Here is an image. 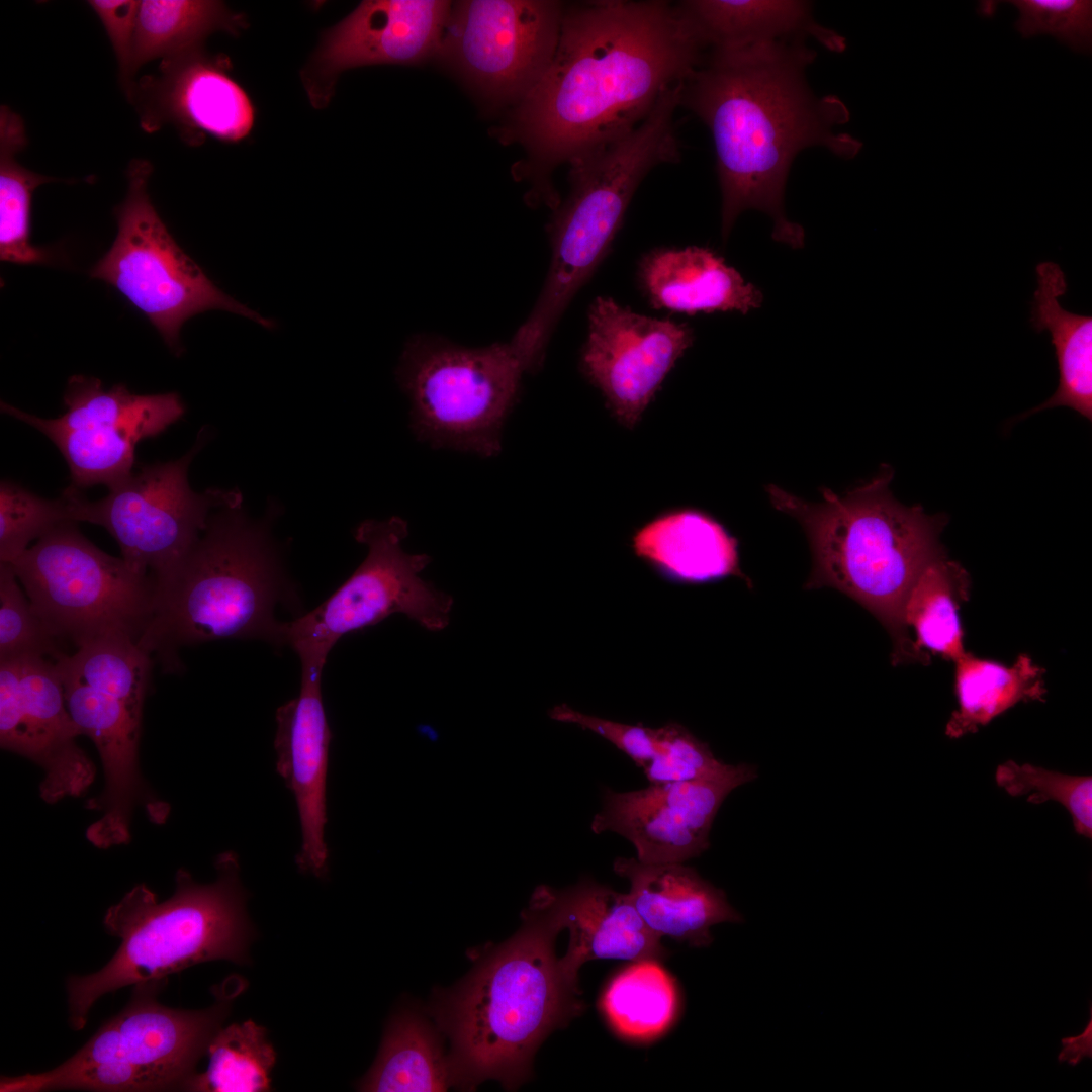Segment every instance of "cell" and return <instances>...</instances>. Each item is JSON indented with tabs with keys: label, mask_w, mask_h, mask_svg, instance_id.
I'll use <instances>...</instances> for the list:
<instances>
[{
	"label": "cell",
	"mask_w": 1092,
	"mask_h": 1092,
	"mask_svg": "<svg viewBox=\"0 0 1092 1092\" xmlns=\"http://www.w3.org/2000/svg\"><path fill=\"white\" fill-rule=\"evenodd\" d=\"M704 44L666 1H589L563 10L550 65L519 102L513 134L533 163L537 196L558 203L550 170L633 129L701 65Z\"/></svg>",
	"instance_id": "6da1fadb"
},
{
	"label": "cell",
	"mask_w": 1092,
	"mask_h": 1092,
	"mask_svg": "<svg viewBox=\"0 0 1092 1092\" xmlns=\"http://www.w3.org/2000/svg\"><path fill=\"white\" fill-rule=\"evenodd\" d=\"M815 56L805 36L713 50L684 83L680 104L713 136L724 240L743 211L757 209L771 217L776 241L802 247L803 229L784 211L793 160L811 146L845 159L862 147L853 136L834 132L849 120L844 103L833 95L817 98L807 84L805 70Z\"/></svg>",
	"instance_id": "7a4b0ae2"
},
{
	"label": "cell",
	"mask_w": 1092,
	"mask_h": 1092,
	"mask_svg": "<svg viewBox=\"0 0 1092 1092\" xmlns=\"http://www.w3.org/2000/svg\"><path fill=\"white\" fill-rule=\"evenodd\" d=\"M562 929L554 890L538 887L518 932L480 958L460 983L437 993L431 1013L450 1040L453 1086L472 1090L492 1079L518 1088L543 1040L581 1013L577 984L555 956Z\"/></svg>",
	"instance_id": "3957f363"
},
{
	"label": "cell",
	"mask_w": 1092,
	"mask_h": 1092,
	"mask_svg": "<svg viewBox=\"0 0 1092 1092\" xmlns=\"http://www.w3.org/2000/svg\"><path fill=\"white\" fill-rule=\"evenodd\" d=\"M893 470L884 465L869 482L838 495L822 489L808 503L769 484L772 506L796 519L811 548L813 566L805 588L833 587L870 611L887 629L893 664L928 657L915 646L905 625L906 599L922 571L944 556L939 535L945 517L906 507L890 491Z\"/></svg>",
	"instance_id": "277c9868"
},
{
	"label": "cell",
	"mask_w": 1092,
	"mask_h": 1092,
	"mask_svg": "<svg viewBox=\"0 0 1092 1092\" xmlns=\"http://www.w3.org/2000/svg\"><path fill=\"white\" fill-rule=\"evenodd\" d=\"M153 581V612L138 644L166 671L181 669L184 646L226 639L283 646L275 611L295 593L268 525L248 518L242 504L215 510L184 558Z\"/></svg>",
	"instance_id": "5b68a950"
},
{
	"label": "cell",
	"mask_w": 1092,
	"mask_h": 1092,
	"mask_svg": "<svg viewBox=\"0 0 1092 1092\" xmlns=\"http://www.w3.org/2000/svg\"><path fill=\"white\" fill-rule=\"evenodd\" d=\"M684 83L666 90L627 133L569 162L570 191L549 225L551 261L542 291L511 340L531 369H539L561 314L605 257L642 179L679 158L673 116Z\"/></svg>",
	"instance_id": "8992f818"
},
{
	"label": "cell",
	"mask_w": 1092,
	"mask_h": 1092,
	"mask_svg": "<svg viewBox=\"0 0 1092 1092\" xmlns=\"http://www.w3.org/2000/svg\"><path fill=\"white\" fill-rule=\"evenodd\" d=\"M217 879L198 884L180 869L175 893L159 902L145 884L134 886L108 908L103 924L121 943L99 971L67 981L69 1023L81 1030L90 1009L103 995L128 985L165 980L198 963L247 959L251 926L237 855L220 853Z\"/></svg>",
	"instance_id": "52a82bcc"
},
{
	"label": "cell",
	"mask_w": 1092,
	"mask_h": 1092,
	"mask_svg": "<svg viewBox=\"0 0 1092 1092\" xmlns=\"http://www.w3.org/2000/svg\"><path fill=\"white\" fill-rule=\"evenodd\" d=\"M525 372L510 342L471 348L419 334L405 344L396 376L422 441L489 458L502 451Z\"/></svg>",
	"instance_id": "ba28073f"
},
{
	"label": "cell",
	"mask_w": 1092,
	"mask_h": 1092,
	"mask_svg": "<svg viewBox=\"0 0 1092 1092\" xmlns=\"http://www.w3.org/2000/svg\"><path fill=\"white\" fill-rule=\"evenodd\" d=\"M77 524L58 525L9 564L59 640L76 647L108 635L138 641L153 612V578L100 550Z\"/></svg>",
	"instance_id": "9c48e42d"
},
{
	"label": "cell",
	"mask_w": 1092,
	"mask_h": 1092,
	"mask_svg": "<svg viewBox=\"0 0 1092 1092\" xmlns=\"http://www.w3.org/2000/svg\"><path fill=\"white\" fill-rule=\"evenodd\" d=\"M151 166L128 167L124 201L115 208L116 238L90 275L118 290L143 312L175 354L180 330L190 317L211 309L233 312L271 328L269 320L222 292L177 245L148 193Z\"/></svg>",
	"instance_id": "30bf717a"
},
{
	"label": "cell",
	"mask_w": 1092,
	"mask_h": 1092,
	"mask_svg": "<svg viewBox=\"0 0 1092 1092\" xmlns=\"http://www.w3.org/2000/svg\"><path fill=\"white\" fill-rule=\"evenodd\" d=\"M407 534V523L399 517L365 520L356 528V540L367 547L362 563L320 606L284 622L283 646L292 648L301 664L325 665L344 635L393 614L430 631L447 627L453 599L421 577L431 558L403 549Z\"/></svg>",
	"instance_id": "8fae6325"
},
{
	"label": "cell",
	"mask_w": 1092,
	"mask_h": 1092,
	"mask_svg": "<svg viewBox=\"0 0 1092 1092\" xmlns=\"http://www.w3.org/2000/svg\"><path fill=\"white\" fill-rule=\"evenodd\" d=\"M207 437L201 430L183 457L143 466L108 487L101 499L82 495L78 522L105 528L121 558L138 572L153 579L166 574L188 553L215 510L242 504L239 491L198 493L190 487L188 468Z\"/></svg>",
	"instance_id": "7c38bea8"
},
{
	"label": "cell",
	"mask_w": 1092,
	"mask_h": 1092,
	"mask_svg": "<svg viewBox=\"0 0 1092 1092\" xmlns=\"http://www.w3.org/2000/svg\"><path fill=\"white\" fill-rule=\"evenodd\" d=\"M66 412L43 419L1 402V411L41 432L65 458L71 485L107 487L133 472L135 447L158 436L185 414L175 392L131 393L115 384L105 390L100 379L74 375L64 393Z\"/></svg>",
	"instance_id": "4fadbf2b"
},
{
	"label": "cell",
	"mask_w": 1092,
	"mask_h": 1092,
	"mask_svg": "<svg viewBox=\"0 0 1092 1092\" xmlns=\"http://www.w3.org/2000/svg\"><path fill=\"white\" fill-rule=\"evenodd\" d=\"M563 10L556 1L457 2L439 53L484 93L520 102L552 61Z\"/></svg>",
	"instance_id": "5bb4252c"
},
{
	"label": "cell",
	"mask_w": 1092,
	"mask_h": 1092,
	"mask_svg": "<svg viewBox=\"0 0 1092 1092\" xmlns=\"http://www.w3.org/2000/svg\"><path fill=\"white\" fill-rule=\"evenodd\" d=\"M81 735L56 661H0V745L42 768L39 793L47 803L79 797L93 783L95 766L76 743Z\"/></svg>",
	"instance_id": "9a60e30c"
},
{
	"label": "cell",
	"mask_w": 1092,
	"mask_h": 1092,
	"mask_svg": "<svg viewBox=\"0 0 1092 1092\" xmlns=\"http://www.w3.org/2000/svg\"><path fill=\"white\" fill-rule=\"evenodd\" d=\"M756 778V766L739 763L700 780L650 784L629 792L606 788L590 829L625 837L642 862L682 863L709 848L710 830L725 798Z\"/></svg>",
	"instance_id": "2e32d148"
},
{
	"label": "cell",
	"mask_w": 1092,
	"mask_h": 1092,
	"mask_svg": "<svg viewBox=\"0 0 1092 1092\" xmlns=\"http://www.w3.org/2000/svg\"><path fill=\"white\" fill-rule=\"evenodd\" d=\"M693 338L686 324L635 313L612 298L598 297L588 313L581 371L615 419L633 428Z\"/></svg>",
	"instance_id": "e0dca14e"
},
{
	"label": "cell",
	"mask_w": 1092,
	"mask_h": 1092,
	"mask_svg": "<svg viewBox=\"0 0 1092 1092\" xmlns=\"http://www.w3.org/2000/svg\"><path fill=\"white\" fill-rule=\"evenodd\" d=\"M451 4L367 0L325 30L300 77L311 105L328 106L339 75L376 64H413L439 53Z\"/></svg>",
	"instance_id": "ac0fdd59"
},
{
	"label": "cell",
	"mask_w": 1092,
	"mask_h": 1092,
	"mask_svg": "<svg viewBox=\"0 0 1092 1092\" xmlns=\"http://www.w3.org/2000/svg\"><path fill=\"white\" fill-rule=\"evenodd\" d=\"M164 983L156 980L134 985L126 1007L66 1063L131 1065L162 1075L173 1089H183L229 1007L222 1002L203 1010L169 1008L157 1000Z\"/></svg>",
	"instance_id": "d6986e66"
},
{
	"label": "cell",
	"mask_w": 1092,
	"mask_h": 1092,
	"mask_svg": "<svg viewBox=\"0 0 1092 1092\" xmlns=\"http://www.w3.org/2000/svg\"><path fill=\"white\" fill-rule=\"evenodd\" d=\"M230 68L225 56H210L202 48L162 60L159 74L132 94L139 99L143 127L152 131L172 123L189 136L244 139L254 124V107L229 76Z\"/></svg>",
	"instance_id": "ffe728a7"
},
{
	"label": "cell",
	"mask_w": 1092,
	"mask_h": 1092,
	"mask_svg": "<svg viewBox=\"0 0 1092 1092\" xmlns=\"http://www.w3.org/2000/svg\"><path fill=\"white\" fill-rule=\"evenodd\" d=\"M323 668L301 665L299 694L277 709L274 739L276 770L294 795L301 826L296 864L316 877L327 872L329 857L325 827L332 733L322 696Z\"/></svg>",
	"instance_id": "44dd1931"
},
{
	"label": "cell",
	"mask_w": 1092,
	"mask_h": 1092,
	"mask_svg": "<svg viewBox=\"0 0 1092 1092\" xmlns=\"http://www.w3.org/2000/svg\"><path fill=\"white\" fill-rule=\"evenodd\" d=\"M62 680L69 713L82 735L95 744L104 770L102 794L86 804L102 815L87 828L86 838L102 849L127 843L133 809L146 799L138 760L142 720L111 696Z\"/></svg>",
	"instance_id": "7402d4cb"
},
{
	"label": "cell",
	"mask_w": 1092,
	"mask_h": 1092,
	"mask_svg": "<svg viewBox=\"0 0 1092 1092\" xmlns=\"http://www.w3.org/2000/svg\"><path fill=\"white\" fill-rule=\"evenodd\" d=\"M613 868L629 881L631 902L649 930L660 938L668 936L704 947L713 941V925L743 920L723 890L691 867L618 857Z\"/></svg>",
	"instance_id": "603a6c76"
},
{
	"label": "cell",
	"mask_w": 1092,
	"mask_h": 1092,
	"mask_svg": "<svg viewBox=\"0 0 1092 1092\" xmlns=\"http://www.w3.org/2000/svg\"><path fill=\"white\" fill-rule=\"evenodd\" d=\"M555 905L563 929L569 930L567 951L559 965L574 984L579 968L588 961H659L667 954L660 937L645 925L628 893L586 878L573 887L555 891Z\"/></svg>",
	"instance_id": "cb8c5ba5"
},
{
	"label": "cell",
	"mask_w": 1092,
	"mask_h": 1092,
	"mask_svg": "<svg viewBox=\"0 0 1092 1092\" xmlns=\"http://www.w3.org/2000/svg\"><path fill=\"white\" fill-rule=\"evenodd\" d=\"M635 555L663 579L700 584L737 576L738 540L715 518L693 508L668 510L641 526L632 537Z\"/></svg>",
	"instance_id": "d4e9b609"
},
{
	"label": "cell",
	"mask_w": 1092,
	"mask_h": 1092,
	"mask_svg": "<svg viewBox=\"0 0 1092 1092\" xmlns=\"http://www.w3.org/2000/svg\"><path fill=\"white\" fill-rule=\"evenodd\" d=\"M638 277L653 307L688 314L747 313L763 299L759 289L707 248L654 249L641 258Z\"/></svg>",
	"instance_id": "484cf974"
},
{
	"label": "cell",
	"mask_w": 1092,
	"mask_h": 1092,
	"mask_svg": "<svg viewBox=\"0 0 1092 1092\" xmlns=\"http://www.w3.org/2000/svg\"><path fill=\"white\" fill-rule=\"evenodd\" d=\"M678 6L704 47L712 50L807 35L831 51L845 48L841 35L815 22L804 1L694 0Z\"/></svg>",
	"instance_id": "4316f807"
},
{
	"label": "cell",
	"mask_w": 1092,
	"mask_h": 1092,
	"mask_svg": "<svg viewBox=\"0 0 1092 1092\" xmlns=\"http://www.w3.org/2000/svg\"><path fill=\"white\" fill-rule=\"evenodd\" d=\"M1033 293L1031 325L1048 331L1055 348L1059 386L1043 403L1023 418L1043 410L1068 406L1092 420V316L1066 310L1059 299L1068 288L1066 275L1054 262L1038 263Z\"/></svg>",
	"instance_id": "83f0119b"
},
{
	"label": "cell",
	"mask_w": 1092,
	"mask_h": 1092,
	"mask_svg": "<svg viewBox=\"0 0 1092 1092\" xmlns=\"http://www.w3.org/2000/svg\"><path fill=\"white\" fill-rule=\"evenodd\" d=\"M954 662L958 709L945 725L949 738L975 733L1020 702L1044 701L1043 670L1026 654L1011 666L971 653Z\"/></svg>",
	"instance_id": "f1b7e54d"
},
{
	"label": "cell",
	"mask_w": 1092,
	"mask_h": 1092,
	"mask_svg": "<svg viewBox=\"0 0 1092 1092\" xmlns=\"http://www.w3.org/2000/svg\"><path fill=\"white\" fill-rule=\"evenodd\" d=\"M453 1086L441 1031L413 1010L395 1014L378 1057L359 1085L362 1091H445Z\"/></svg>",
	"instance_id": "f546056e"
},
{
	"label": "cell",
	"mask_w": 1092,
	"mask_h": 1092,
	"mask_svg": "<svg viewBox=\"0 0 1092 1092\" xmlns=\"http://www.w3.org/2000/svg\"><path fill=\"white\" fill-rule=\"evenodd\" d=\"M246 27L244 15L230 10L220 1H140L133 71L157 58L164 60L202 48L204 39L213 32L238 34Z\"/></svg>",
	"instance_id": "4dcf8cb0"
},
{
	"label": "cell",
	"mask_w": 1092,
	"mask_h": 1092,
	"mask_svg": "<svg viewBox=\"0 0 1092 1092\" xmlns=\"http://www.w3.org/2000/svg\"><path fill=\"white\" fill-rule=\"evenodd\" d=\"M968 572L944 556L919 575L906 599L903 618L915 632L916 648L956 661L965 654L959 610L969 598Z\"/></svg>",
	"instance_id": "1f68e13d"
},
{
	"label": "cell",
	"mask_w": 1092,
	"mask_h": 1092,
	"mask_svg": "<svg viewBox=\"0 0 1092 1092\" xmlns=\"http://www.w3.org/2000/svg\"><path fill=\"white\" fill-rule=\"evenodd\" d=\"M26 145L19 115L0 110V258L21 265L50 263L53 254L30 243V203L40 185L59 181L24 168L15 156Z\"/></svg>",
	"instance_id": "d6a6232c"
},
{
	"label": "cell",
	"mask_w": 1092,
	"mask_h": 1092,
	"mask_svg": "<svg viewBox=\"0 0 1092 1092\" xmlns=\"http://www.w3.org/2000/svg\"><path fill=\"white\" fill-rule=\"evenodd\" d=\"M601 1004L619 1035L647 1041L671 1025L678 1008V995L674 981L658 961L641 960L611 980Z\"/></svg>",
	"instance_id": "836d02e7"
},
{
	"label": "cell",
	"mask_w": 1092,
	"mask_h": 1092,
	"mask_svg": "<svg viewBox=\"0 0 1092 1092\" xmlns=\"http://www.w3.org/2000/svg\"><path fill=\"white\" fill-rule=\"evenodd\" d=\"M56 664L62 679L115 698L142 720L153 662L133 638L108 635L90 640Z\"/></svg>",
	"instance_id": "e575fe53"
},
{
	"label": "cell",
	"mask_w": 1092,
	"mask_h": 1092,
	"mask_svg": "<svg viewBox=\"0 0 1092 1092\" xmlns=\"http://www.w3.org/2000/svg\"><path fill=\"white\" fill-rule=\"evenodd\" d=\"M205 1072L192 1075L185 1090L204 1092H258L271 1087L270 1073L276 1054L266 1031L251 1020L218 1030L207 1048Z\"/></svg>",
	"instance_id": "d590c367"
},
{
	"label": "cell",
	"mask_w": 1092,
	"mask_h": 1092,
	"mask_svg": "<svg viewBox=\"0 0 1092 1092\" xmlns=\"http://www.w3.org/2000/svg\"><path fill=\"white\" fill-rule=\"evenodd\" d=\"M81 493L68 486L56 499L42 498L21 485L2 480L0 484V562L11 563L60 524L77 521Z\"/></svg>",
	"instance_id": "8d00e7d4"
},
{
	"label": "cell",
	"mask_w": 1092,
	"mask_h": 1092,
	"mask_svg": "<svg viewBox=\"0 0 1092 1092\" xmlns=\"http://www.w3.org/2000/svg\"><path fill=\"white\" fill-rule=\"evenodd\" d=\"M995 781L1010 796H1025L1028 803L1056 801L1062 804L1071 815L1076 833L1091 839V776H1070L1008 760L998 765Z\"/></svg>",
	"instance_id": "74e56055"
},
{
	"label": "cell",
	"mask_w": 1092,
	"mask_h": 1092,
	"mask_svg": "<svg viewBox=\"0 0 1092 1092\" xmlns=\"http://www.w3.org/2000/svg\"><path fill=\"white\" fill-rule=\"evenodd\" d=\"M11 565L0 562V661L43 657L58 661L65 653L59 639L33 611Z\"/></svg>",
	"instance_id": "f35d334b"
},
{
	"label": "cell",
	"mask_w": 1092,
	"mask_h": 1092,
	"mask_svg": "<svg viewBox=\"0 0 1092 1092\" xmlns=\"http://www.w3.org/2000/svg\"><path fill=\"white\" fill-rule=\"evenodd\" d=\"M653 732V757L643 768L650 784L715 777L730 765L718 760L707 743L680 724L670 722Z\"/></svg>",
	"instance_id": "ab89813d"
},
{
	"label": "cell",
	"mask_w": 1092,
	"mask_h": 1092,
	"mask_svg": "<svg viewBox=\"0 0 1092 1092\" xmlns=\"http://www.w3.org/2000/svg\"><path fill=\"white\" fill-rule=\"evenodd\" d=\"M1018 10L1014 27L1022 37L1051 35L1075 53L1092 48V1L1010 0Z\"/></svg>",
	"instance_id": "60d3db41"
},
{
	"label": "cell",
	"mask_w": 1092,
	"mask_h": 1092,
	"mask_svg": "<svg viewBox=\"0 0 1092 1092\" xmlns=\"http://www.w3.org/2000/svg\"><path fill=\"white\" fill-rule=\"evenodd\" d=\"M552 719L572 723L608 740L627 754L637 766L644 768L653 757V728L630 725L578 712L567 705H558L549 712Z\"/></svg>",
	"instance_id": "b9f144b4"
},
{
	"label": "cell",
	"mask_w": 1092,
	"mask_h": 1092,
	"mask_svg": "<svg viewBox=\"0 0 1092 1092\" xmlns=\"http://www.w3.org/2000/svg\"><path fill=\"white\" fill-rule=\"evenodd\" d=\"M89 6L103 24L114 50L123 86L130 94L133 85V52L140 1L91 0Z\"/></svg>",
	"instance_id": "7bdbcfd3"
},
{
	"label": "cell",
	"mask_w": 1092,
	"mask_h": 1092,
	"mask_svg": "<svg viewBox=\"0 0 1092 1092\" xmlns=\"http://www.w3.org/2000/svg\"><path fill=\"white\" fill-rule=\"evenodd\" d=\"M1089 1021L1079 1035L1063 1037L1062 1050L1059 1053V1062H1067L1071 1066L1078 1065L1084 1058H1092V1006L1090 1004Z\"/></svg>",
	"instance_id": "ee69618b"
}]
</instances>
